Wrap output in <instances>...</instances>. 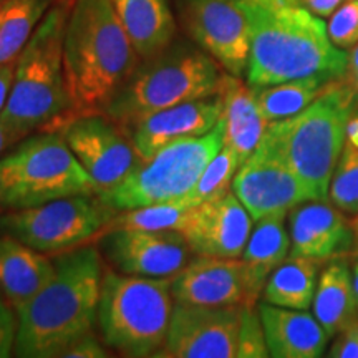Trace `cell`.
Listing matches in <instances>:
<instances>
[{"label": "cell", "instance_id": "obj_1", "mask_svg": "<svg viewBox=\"0 0 358 358\" xmlns=\"http://www.w3.org/2000/svg\"><path fill=\"white\" fill-rule=\"evenodd\" d=\"M103 280L100 250L95 245L53 256L47 285L24 306L19 319L15 353L22 358H57L71 343L95 330Z\"/></svg>", "mask_w": 358, "mask_h": 358}, {"label": "cell", "instance_id": "obj_2", "mask_svg": "<svg viewBox=\"0 0 358 358\" xmlns=\"http://www.w3.org/2000/svg\"><path fill=\"white\" fill-rule=\"evenodd\" d=\"M239 6L249 24L245 80L250 87L313 75L343 77L348 53L330 42L322 17L295 3L268 7L256 0H239Z\"/></svg>", "mask_w": 358, "mask_h": 358}, {"label": "cell", "instance_id": "obj_3", "mask_svg": "<svg viewBox=\"0 0 358 358\" xmlns=\"http://www.w3.org/2000/svg\"><path fill=\"white\" fill-rule=\"evenodd\" d=\"M140 60L111 0L71 3L64 35V66L73 118L101 113Z\"/></svg>", "mask_w": 358, "mask_h": 358}, {"label": "cell", "instance_id": "obj_4", "mask_svg": "<svg viewBox=\"0 0 358 358\" xmlns=\"http://www.w3.org/2000/svg\"><path fill=\"white\" fill-rule=\"evenodd\" d=\"M70 7L53 3L17 57L10 96L0 124L12 143L60 129L73 118L64 66V35Z\"/></svg>", "mask_w": 358, "mask_h": 358}, {"label": "cell", "instance_id": "obj_5", "mask_svg": "<svg viewBox=\"0 0 358 358\" xmlns=\"http://www.w3.org/2000/svg\"><path fill=\"white\" fill-rule=\"evenodd\" d=\"M357 108L358 93L343 78H334L301 113L268 123L262 140L297 174L312 201H329L347 123Z\"/></svg>", "mask_w": 358, "mask_h": 358}, {"label": "cell", "instance_id": "obj_6", "mask_svg": "<svg viewBox=\"0 0 358 358\" xmlns=\"http://www.w3.org/2000/svg\"><path fill=\"white\" fill-rule=\"evenodd\" d=\"M222 66L191 38H174L164 50L140 60L101 113L120 128L179 103L214 96Z\"/></svg>", "mask_w": 358, "mask_h": 358}, {"label": "cell", "instance_id": "obj_7", "mask_svg": "<svg viewBox=\"0 0 358 358\" xmlns=\"http://www.w3.org/2000/svg\"><path fill=\"white\" fill-rule=\"evenodd\" d=\"M171 279L105 272L96 324L105 345L124 357L158 355L171 322Z\"/></svg>", "mask_w": 358, "mask_h": 358}, {"label": "cell", "instance_id": "obj_8", "mask_svg": "<svg viewBox=\"0 0 358 358\" xmlns=\"http://www.w3.org/2000/svg\"><path fill=\"white\" fill-rule=\"evenodd\" d=\"M224 146V124L219 122L203 136L185 138L161 148L113 189L100 194L116 211L164 203L186 196Z\"/></svg>", "mask_w": 358, "mask_h": 358}, {"label": "cell", "instance_id": "obj_9", "mask_svg": "<svg viewBox=\"0 0 358 358\" xmlns=\"http://www.w3.org/2000/svg\"><path fill=\"white\" fill-rule=\"evenodd\" d=\"M10 159L12 182L2 208L24 209L69 196L98 194L60 129L27 136Z\"/></svg>", "mask_w": 358, "mask_h": 358}, {"label": "cell", "instance_id": "obj_10", "mask_svg": "<svg viewBox=\"0 0 358 358\" xmlns=\"http://www.w3.org/2000/svg\"><path fill=\"white\" fill-rule=\"evenodd\" d=\"M118 211L100 194L60 198L0 216V236H10L38 252L55 256L100 237Z\"/></svg>", "mask_w": 358, "mask_h": 358}, {"label": "cell", "instance_id": "obj_11", "mask_svg": "<svg viewBox=\"0 0 358 358\" xmlns=\"http://www.w3.org/2000/svg\"><path fill=\"white\" fill-rule=\"evenodd\" d=\"M173 10L187 38L227 73L243 77L249 58V24L239 0H173Z\"/></svg>", "mask_w": 358, "mask_h": 358}, {"label": "cell", "instance_id": "obj_12", "mask_svg": "<svg viewBox=\"0 0 358 358\" xmlns=\"http://www.w3.org/2000/svg\"><path fill=\"white\" fill-rule=\"evenodd\" d=\"M60 131L93 179L98 194L123 182L141 163L128 134L103 113L75 116Z\"/></svg>", "mask_w": 358, "mask_h": 358}, {"label": "cell", "instance_id": "obj_13", "mask_svg": "<svg viewBox=\"0 0 358 358\" xmlns=\"http://www.w3.org/2000/svg\"><path fill=\"white\" fill-rule=\"evenodd\" d=\"M243 306H192L174 302L166 343L159 358H234Z\"/></svg>", "mask_w": 358, "mask_h": 358}, {"label": "cell", "instance_id": "obj_14", "mask_svg": "<svg viewBox=\"0 0 358 358\" xmlns=\"http://www.w3.org/2000/svg\"><path fill=\"white\" fill-rule=\"evenodd\" d=\"M232 192L254 222L268 214L289 213L295 206L312 201L297 174L264 140L237 169Z\"/></svg>", "mask_w": 358, "mask_h": 358}, {"label": "cell", "instance_id": "obj_15", "mask_svg": "<svg viewBox=\"0 0 358 358\" xmlns=\"http://www.w3.org/2000/svg\"><path fill=\"white\" fill-rule=\"evenodd\" d=\"M100 245L118 272L155 279L176 275L191 254L179 231L110 229L100 236Z\"/></svg>", "mask_w": 358, "mask_h": 358}, {"label": "cell", "instance_id": "obj_16", "mask_svg": "<svg viewBox=\"0 0 358 358\" xmlns=\"http://www.w3.org/2000/svg\"><path fill=\"white\" fill-rule=\"evenodd\" d=\"M174 302L192 306H254L245 264L239 257L198 256L171 279Z\"/></svg>", "mask_w": 358, "mask_h": 358}, {"label": "cell", "instance_id": "obj_17", "mask_svg": "<svg viewBox=\"0 0 358 358\" xmlns=\"http://www.w3.org/2000/svg\"><path fill=\"white\" fill-rule=\"evenodd\" d=\"M222 101L214 96L179 103L133 123L124 133L141 161L150 159L161 148L185 138L203 136L221 122Z\"/></svg>", "mask_w": 358, "mask_h": 358}, {"label": "cell", "instance_id": "obj_18", "mask_svg": "<svg viewBox=\"0 0 358 358\" xmlns=\"http://www.w3.org/2000/svg\"><path fill=\"white\" fill-rule=\"evenodd\" d=\"M254 219L234 192L199 204L182 231L196 256L241 257Z\"/></svg>", "mask_w": 358, "mask_h": 358}, {"label": "cell", "instance_id": "obj_19", "mask_svg": "<svg viewBox=\"0 0 358 358\" xmlns=\"http://www.w3.org/2000/svg\"><path fill=\"white\" fill-rule=\"evenodd\" d=\"M290 256L327 261L340 257L353 243V224L337 206L310 201L290 209Z\"/></svg>", "mask_w": 358, "mask_h": 358}, {"label": "cell", "instance_id": "obj_20", "mask_svg": "<svg viewBox=\"0 0 358 358\" xmlns=\"http://www.w3.org/2000/svg\"><path fill=\"white\" fill-rule=\"evenodd\" d=\"M266 334L268 357L319 358L324 355L329 335L307 310H295L264 302L257 307Z\"/></svg>", "mask_w": 358, "mask_h": 358}, {"label": "cell", "instance_id": "obj_21", "mask_svg": "<svg viewBox=\"0 0 358 358\" xmlns=\"http://www.w3.org/2000/svg\"><path fill=\"white\" fill-rule=\"evenodd\" d=\"M217 93L222 101L224 146L229 148L243 164L261 145L268 122L261 111L254 88L241 77L224 73Z\"/></svg>", "mask_w": 358, "mask_h": 358}, {"label": "cell", "instance_id": "obj_22", "mask_svg": "<svg viewBox=\"0 0 358 358\" xmlns=\"http://www.w3.org/2000/svg\"><path fill=\"white\" fill-rule=\"evenodd\" d=\"M53 274V259L10 236H0V294L19 308L42 290Z\"/></svg>", "mask_w": 358, "mask_h": 358}, {"label": "cell", "instance_id": "obj_23", "mask_svg": "<svg viewBox=\"0 0 358 358\" xmlns=\"http://www.w3.org/2000/svg\"><path fill=\"white\" fill-rule=\"evenodd\" d=\"M111 2L141 60L164 50L178 37V20L169 0Z\"/></svg>", "mask_w": 358, "mask_h": 358}, {"label": "cell", "instance_id": "obj_24", "mask_svg": "<svg viewBox=\"0 0 358 358\" xmlns=\"http://www.w3.org/2000/svg\"><path fill=\"white\" fill-rule=\"evenodd\" d=\"M287 213H275L256 221L243 252L249 280L250 302L256 306L272 272L285 261L290 252V236L285 229Z\"/></svg>", "mask_w": 358, "mask_h": 358}, {"label": "cell", "instance_id": "obj_25", "mask_svg": "<svg viewBox=\"0 0 358 358\" xmlns=\"http://www.w3.org/2000/svg\"><path fill=\"white\" fill-rule=\"evenodd\" d=\"M312 308L329 337L358 317L353 275L345 262L334 261L320 272Z\"/></svg>", "mask_w": 358, "mask_h": 358}, {"label": "cell", "instance_id": "obj_26", "mask_svg": "<svg viewBox=\"0 0 358 358\" xmlns=\"http://www.w3.org/2000/svg\"><path fill=\"white\" fill-rule=\"evenodd\" d=\"M320 261L290 256L272 272L262 290L264 302L295 310L312 307Z\"/></svg>", "mask_w": 358, "mask_h": 358}, {"label": "cell", "instance_id": "obj_27", "mask_svg": "<svg viewBox=\"0 0 358 358\" xmlns=\"http://www.w3.org/2000/svg\"><path fill=\"white\" fill-rule=\"evenodd\" d=\"M329 77L313 75V77L290 80V82L268 85L254 88L261 111L268 123L290 118L306 110L317 96L324 92Z\"/></svg>", "mask_w": 358, "mask_h": 358}, {"label": "cell", "instance_id": "obj_28", "mask_svg": "<svg viewBox=\"0 0 358 358\" xmlns=\"http://www.w3.org/2000/svg\"><path fill=\"white\" fill-rule=\"evenodd\" d=\"M53 3H57V0H3L0 19V64L17 60Z\"/></svg>", "mask_w": 358, "mask_h": 358}, {"label": "cell", "instance_id": "obj_29", "mask_svg": "<svg viewBox=\"0 0 358 358\" xmlns=\"http://www.w3.org/2000/svg\"><path fill=\"white\" fill-rule=\"evenodd\" d=\"M196 208L198 206L192 203L189 196L186 194L179 199L127 209V211H120L116 214L108 226L105 227V231L145 229L182 232L186 229L187 222L191 221Z\"/></svg>", "mask_w": 358, "mask_h": 358}, {"label": "cell", "instance_id": "obj_30", "mask_svg": "<svg viewBox=\"0 0 358 358\" xmlns=\"http://www.w3.org/2000/svg\"><path fill=\"white\" fill-rule=\"evenodd\" d=\"M239 159L227 146H222L221 151L209 161L208 166L201 173L194 187L187 192L196 206L208 203L227 194L232 189V181L239 169Z\"/></svg>", "mask_w": 358, "mask_h": 358}, {"label": "cell", "instance_id": "obj_31", "mask_svg": "<svg viewBox=\"0 0 358 358\" xmlns=\"http://www.w3.org/2000/svg\"><path fill=\"white\" fill-rule=\"evenodd\" d=\"M329 199L343 213L358 214V148L343 146L330 182Z\"/></svg>", "mask_w": 358, "mask_h": 358}, {"label": "cell", "instance_id": "obj_32", "mask_svg": "<svg viewBox=\"0 0 358 358\" xmlns=\"http://www.w3.org/2000/svg\"><path fill=\"white\" fill-rule=\"evenodd\" d=\"M268 357L266 334L261 320V313L256 306H243L239 335H237L236 358H266Z\"/></svg>", "mask_w": 358, "mask_h": 358}, {"label": "cell", "instance_id": "obj_33", "mask_svg": "<svg viewBox=\"0 0 358 358\" xmlns=\"http://www.w3.org/2000/svg\"><path fill=\"white\" fill-rule=\"evenodd\" d=\"M330 42L342 50H352L358 43V0L345 2L330 15L327 24Z\"/></svg>", "mask_w": 358, "mask_h": 358}, {"label": "cell", "instance_id": "obj_34", "mask_svg": "<svg viewBox=\"0 0 358 358\" xmlns=\"http://www.w3.org/2000/svg\"><path fill=\"white\" fill-rule=\"evenodd\" d=\"M12 303L0 294V358L10 357L15 350L19 319Z\"/></svg>", "mask_w": 358, "mask_h": 358}, {"label": "cell", "instance_id": "obj_35", "mask_svg": "<svg viewBox=\"0 0 358 358\" xmlns=\"http://www.w3.org/2000/svg\"><path fill=\"white\" fill-rule=\"evenodd\" d=\"M329 357L332 358H358V317L343 327L335 335Z\"/></svg>", "mask_w": 358, "mask_h": 358}, {"label": "cell", "instance_id": "obj_36", "mask_svg": "<svg viewBox=\"0 0 358 358\" xmlns=\"http://www.w3.org/2000/svg\"><path fill=\"white\" fill-rule=\"evenodd\" d=\"M110 357L106 353L105 347L101 345L100 338H96L95 332H90L83 335L82 338H78L77 342L71 343V345L64 352L62 358H106Z\"/></svg>", "mask_w": 358, "mask_h": 358}, {"label": "cell", "instance_id": "obj_37", "mask_svg": "<svg viewBox=\"0 0 358 358\" xmlns=\"http://www.w3.org/2000/svg\"><path fill=\"white\" fill-rule=\"evenodd\" d=\"M289 2L295 3V6L306 7L307 10H310L313 13V15L324 19V17L332 15L345 0H289Z\"/></svg>", "mask_w": 358, "mask_h": 358}, {"label": "cell", "instance_id": "obj_38", "mask_svg": "<svg viewBox=\"0 0 358 358\" xmlns=\"http://www.w3.org/2000/svg\"><path fill=\"white\" fill-rule=\"evenodd\" d=\"M15 64L17 60L0 64V115H2L8 101V96H10L13 75H15Z\"/></svg>", "mask_w": 358, "mask_h": 358}, {"label": "cell", "instance_id": "obj_39", "mask_svg": "<svg viewBox=\"0 0 358 358\" xmlns=\"http://www.w3.org/2000/svg\"><path fill=\"white\" fill-rule=\"evenodd\" d=\"M12 182V159L10 155L0 158V208H2L3 201L8 189H10Z\"/></svg>", "mask_w": 358, "mask_h": 358}, {"label": "cell", "instance_id": "obj_40", "mask_svg": "<svg viewBox=\"0 0 358 358\" xmlns=\"http://www.w3.org/2000/svg\"><path fill=\"white\" fill-rule=\"evenodd\" d=\"M342 78L358 93V43L352 48V52L348 53L347 70Z\"/></svg>", "mask_w": 358, "mask_h": 358}, {"label": "cell", "instance_id": "obj_41", "mask_svg": "<svg viewBox=\"0 0 358 358\" xmlns=\"http://www.w3.org/2000/svg\"><path fill=\"white\" fill-rule=\"evenodd\" d=\"M10 145H12L10 138L7 136L6 129H3V128H2V124H0V153H2V151L6 150L7 146H10Z\"/></svg>", "mask_w": 358, "mask_h": 358}, {"label": "cell", "instance_id": "obj_42", "mask_svg": "<svg viewBox=\"0 0 358 358\" xmlns=\"http://www.w3.org/2000/svg\"><path fill=\"white\" fill-rule=\"evenodd\" d=\"M256 2L262 3V6L275 7V6H284V3H289V0H256Z\"/></svg>", "mask_w": 358, "mask_h": 358}, {"label": "cell", "instance_id": "obj_43", "mask_svg": "<svg viewBox=\"0 0 358 358\" xmlns=\"http://www.w3.org/2000/svg\"><path fill=\"white\" fill-rule=\"evenodd\" d=\"M353 289H355V297H357V307H358V261L355 264V267H353Z\"/></svg>", "mask_w": 358, "mask_h": 358}, {"label": "cell", "instance_id": "obj_44", "mask_svg": "<svg viewBox=\"0 0 358 358\" xmlns=\"http://www.w3.org/2000/svg\"><path fill=\"white\" fill-rule=\"evenodd\" d=\"M75 0H57V3H65V6L71 7V3H73Z\"/></svg>", "mask_w": 358, "mask_h": 358}, {"label": "cell", "instance_id": "obj_45", "mask_svg": "<svg viewBox=\"0 0 358 358\" xmlns=\"http://www.w3.org/2000/svg\"><path fill=\"white\" fill-rule=\"evenodd\" d=\"M352 224H353V229H355V232H358V214H357V217L352 221Z\"/></svg>", "mask_w": 358, "mask_h": 358}, {"label": "cell", "instance_id": "obj_46", "mask_svg": "<svg viewBox=\"0 0 358 358\" xmlns=\"http://www.w3.org/2000/svg\"><path fill=\"white\" fill-rule=\"evenodd\" d=\"M2 13H3V2H0V19H2Z\"/></svg>", "mask_w": 358, "mask_h": 358}, {"label": "cell", "instance_id": "obj_47", "mask_svg": "<svg viewBox=\"0 0 358 358\" xmlns=\"http://www.w3.org/2000/svg\"><path fill=\"white\" fill-rule=\"evenodd\" d=\"M0 2H3V0H0Z\"/></svg>", "mask_w": 358, "mask_h": 358}, {"label": "cell", "instance_id": "obj_48", "mask_svg": "<svg viewBox=\"0 0 358 358\" xmlns=\"http://www.w3.org/2000/svg\"><path fill=\"white\" fill-rule=\"evenodd\" d=\"M289 3H290V2H289Z\"/></svg>", "mask_w": 358, "mask_h": 358}]
</instances>
